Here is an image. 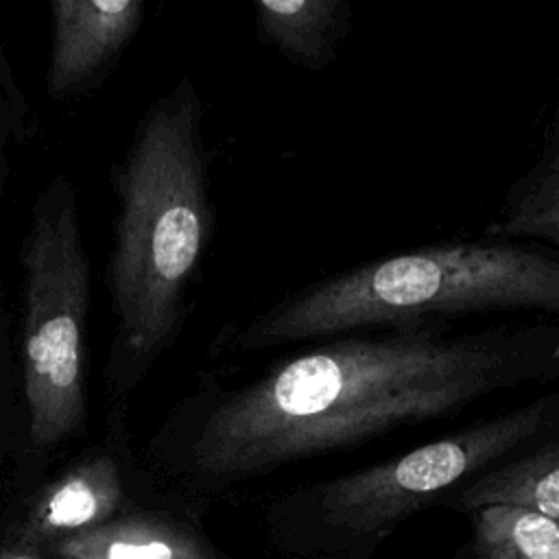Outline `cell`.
Masks as SVG:
<instances>
[{
  "mask_svg": "<svg viewBox=\"0 0 559 559\" xmlns=\"http://www.w3.org/2000/svg\"><path fill=\"white\" fill-rule=\"evenodd\" d=\"M46 94L57 103L92 96L135 39L144 0H52Z\"/></svg>",
  "mask_w": 559,
  "mask_h": 559,
  "instance_id": "8992f818",
  "label": "cell"
},
{
  "mask_svg": "<svg viewBox=\"0 0 559 559\" xmlns=\"http://www.w3.org/2000/svg\"><path fill=\"white\" fill-rule=\"evenodd\" d=\"M0 559H44L35 552H22V550H11V548H0Z\"/></svg>",
  "mask_w": 559,
  "mask_h": 559,
  "instance_id": "5bb4252c",
  "label": "cell"
},
{
  "mask_svg": "<svg viewBox=\"0 0 559 559\" xmlns=\"http://www.w3.org/2000/svg\"><path fill=\"white\" fill-rule=\"evenodd\" d=\"M48 552L57 559H216L192 528L159 513H118L68 535Z\"/></svg>",
  "mask_w": 559,
  "mask_h": 559,
  "instance_id": "ba28073f",
  "label": "cell"
},
{
  "mask_svg": "<svg viewBox=\"0 0 559 559\" xmlns=\"http://www.w3.org/2000/svg\"><path fill=\"white\" fill-rule=\"evenodd\" d=\"M210 166L205 105L183 74L146 107L111 166L116 218L105 264L114 312L105 362L111 402H127L181 334L190 284L214 229Z\"/></svg>",
  "mask_w": 559,
  "mask_h": 559,
  "instance_id": "7a4b0ae2",
  "label": "cell"
},
{
  "mask_svg": "<svg viewBox=\"0 0 559 559\" xmlns=\"http://www.w3.org/2000/svg\"><path fill=\"white\" fill-rule=\"evenodd\" d=\"M255 39L306 70L328 68L352 28L347 0H260Z\"/></svg>",
  "mask_w": 559,
  "mask_h": 559,
  "instance_id": "9c48e42d",
  "label": "cell"
},
{
  "mask_svg": "<svg viewBox=\"0 0 559 559\" xmlns=\"http://www.w3.org/2000/svg\"><path fill=\"white\" fill-rule=\"evenodd\" d=\"M480 559H559V520L544 513L489 504L474 511Z\"/></svg>",
  "mask_w": 559,
  "mask_h": 559,
  "instance_id": "7c38bea8",
  "label": "cell"
},
{
  "mask_svg": "<svg viewBox=\"0 0 559 559\" xmlns=\"http://www.w3.org/2000/svg\"><path fill=\"white\" fill-rule=\"evenodd\" d=\"M37 118L0 39V199L11 181L13 157L33 140Z\"/></svg>",
  "mask_w": 559,
  "mask_h": 559,
  "instance_id": "4fadbf2b",
  "label": "cell"
},
{
  "mask_svg": "<svg viewBox=\"0 0 559 559\" xmlns=\"http://www.w3.org/2000/svg\"><path fill=\"white\" fill-rule=\"evenodd\" d=\"M456 502L472 511L489 504L524 507L559 520V428L520 456L487 467L463 485Z\"/></svg>",
  "mask_w": 559,
  "mask_h": 559,
  "instance_id": "8fae6325",
  "label": "cell"
},
{
  "mask_svg": "<svg viewBox=\"0 0 559 559\" xmlns=\"http://www.w3.org/2000/svg\"><path fill=\"white\" fill-rule=\"evenodd\" d=\"M537 373V349L522 328L413 323L312 347L242 386L201 378L173 424L183 426L194 472L240 478L456 417L533 384Z\"/></svg>",
  "mask_w": 559,
  "mask_h": 559,
  "instance_id": "6da1fadb",
  "label": "cell"
},
{
  "mask_svg": "<svg viewBox=\"0 0 559 559\" xmlns=\"http://www.w3.org/2000/svg\"><path fill=\"white\" fill-rule=\"evenodd\" d=\"M122 469L114 452L94 450L44 485L7 535V548L35 552L98 526L124 504Z\"/></svg>",
  "mask_w": 559,
  "mask_h": 559,
  "instance_id": "52a82bcc",
  "label": "cell"
},
{
  "mask_svg": "<svg viewBox=\"0 0 559 559\" xmlns=\"http://www.w3.org/2000/svg\"><path fill=\"white\" fill-rule=\"evenodd\" d=\"M513 310L559 317V255L515 240L437 242L308 284L238 325L223 347L260 352Z\"/></svg>",
  "mask_w": 559,
  "mask_h": 559,
  "instance_id": "3957f363",
  "label": "cell"
},
{
  "mask_svg": "<svg viewBox=\"0 0 559 559\" xmlns=\"http://www.w3.org/2000/svg\"><path fill=\"white\" fill-rule=\"evenodd\" d=\"M485 236L515 242L539 240L559 251V94L537 157L511 183Z\"/></svg>",
  "mask_w": 559,
  "mask_h": 559,
  "instance_id": "30bf717a",
  "label": "cell"
},
{
  "mask_svg": "<svg viewBox=\"0 0 559 559\" xmlns=\"http://www.w3.org/2000/svg\"><path fill=\"white\" fill-rule=\"evenodd\" d=\"M555 428L559 389L325 483L319 489L321 513L330 524L352 533L382 531Z\"/></svg>",
  "mask_w": 559,
  "mask_h": 559,
  "instance_id": "5b68a950",
  "label": "cell"
},
{
  "mask_svg": "<svg viewBox=\"0 0 559 559\" xmlns=\"http://www.w3.org/2000/svg\"><path fill=\"white\" fill-rule=\"evenodd\" d=\"M22 386L28 437L50 450L85 430V321L90 258L83 242L79 192L55 173L37 192L20 242Z\"/></svg>",
  "mask_w": 559,
  "mask_h": 559,
  "instance_id": "277c9868",
  "label": "cell"
}]
</instances>
